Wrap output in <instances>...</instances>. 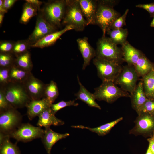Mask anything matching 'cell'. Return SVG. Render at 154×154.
<instances>
[{"label": "cell", "mask_w": 154, "mask_h": 154, "mask_svg": "<svg viewBox=\"0 0 154 154\" xmlns=\"http://www.w3.org/2000/svg\"><path fill=\"white\" fill-rule=\"evenodd\" d=\"M116 0L97 1L94 24L101 29L103 36H105L114 22L120 17V13L114 8L118 3Z\"/></svg>", "instance_id": "cell-1"}, {"label": "cell", "mask_w": 154, "mask_h": 154, "mask_svg": "<svg viewBox=\"0 0 154 154\" xmlns=\"http://www.w3.org/2000/svg\"><path fill=\"white\" fill-rule=\"evenodd\" d=\"M96 57L120 65L124 62L121 48L109 37L103 36L97 43Z\"/></svg>", "instance_id": "cell-2"}, {"label": "cell", "mask_w": 154, "mask_h": 154, "mask_svg": "<svg viewBox=\"0 0 154 154\" xmlns=\"http://www.w3.org/2000/svg\"><path fill=\"white\" fill-rule=\"evenodd\" d=\"M0 88L9 104L16 109L26 107L31 100L23 84L10 82Z\"/></svg>", "instance_id": "cell-3"}, {"label": "cell", "mask_w": 154, "mask_h": 154, "mask_svg": "<svg viewBox=\"0 0 154 154\" xmlns=\"http://www.w3.org/2000/svg\"><path fill=\"white\" fill-rule=\"evenodd\" d=\"M65 15L62 22L66 26L71 25L76 31H83L87 25L81 10L78 0H66Z\"/></svg>", "instance_id": "cell-4"}, {"label": "cell", "mask_w": 154, "mask_h": 154, "mask_svg": "<svg viewBox=\"0 0 154 154\" xmlns=\"http://www.w3.org/2000/svg\"><path fill=\"white\" fill-rule=\"evenodd\" d=\"M94 90L93 94L96 99L108 103H112L121 97H130V94L118 87L113 81L103 82Z\"/></svg>", "instance_id": "cell-5"}, {"label": "cell", "mask_w": 154, "mask_h": 154, "mask_svg": "<svg viewBox=\"0 0 154 154\" xmlns=\"http://www.w3.org/2000/svg\"><path fill=\"white\" fill-rule=\"evenodd\" d=\"M66 9V0L50 1L41 10V14L50 23L59 26L64 18Z\"/></svg>", "instance_id": "cell-6"}, {"label": "cell", "mask_w": 154, "mask_h": 154, "mask_svg": "<svg viewBox=\"0 0 154 154\" xmlns=\"http://www.w3.org/2000/svg\"><path fill=\"white\" fill-rule=\"evenodd\" d=\"M93 63L96 67L98 77L102 82L114 81L122 67L121 65L96 57Z\"/></svg>", "instance_id": "cell-7"}, {"label": "cell", "mask_w": 154, "mask_h": 154, "mask_svg": "<svg viewBox=\"0 0 154 154\" xmlns=\"http://www.w3.org/2000/svg\"><path fill=\"white\" fill-rule=\"evenodd\" d=\"M134 121L135 126L129 131L130 134L141 135L145 137L154 134V115L141 112Z\"/></svg>", "instance_id": "cell-8"}, {"label": "cell", "mask_w": 154, "mask_h": 154, "mask_svg": "<svg viewBox=\"0 0 154 154\" xmlns=\"http://www.w3.org/2000/svg\"><path fill=\"white\" fill-rule=\"evenodd\" d=\"M139 77L134 66L127 64L122 66L114 82L123 90L131 94L136 87Z\"/></svg>", "instance_id": "cell-9"}, {"label": "cell", "mask_w": 154, "mask_h": 154, "mask_svg": "<svg viewBox=\"0 0 154 154\" xmlns=\"http://www.w3.org/2000/svg\"><path fill=\"white\" fill-rule=\"evenodd\" d=\"M0 112V132L9 135L21 124L22 116L13 107Z\"/></svg>", "instance_id": "cell-10"}, {"label": "cell", "mask_w": 154, "mask_h": 154, "mask_svg": "<svg viewBox=\"0 0 154 154\" xmlns=\"http://www.w3.org/2000/svg\"><path fill=\"white\" fill-rule=\"evenodd\" d=\"M44 133V130L40 127H35L28 123L21 124L9 136L17 141L27 142L41 138Z\"/></svg>", "instance_id": "cell-11"}, {"label": "cell", "mask_w": 154, "mask_h": 154, "mask_svg": "<svg viewBox=\"0 0 154 154\" xmlns=\"http://www.w3.org/2000/svg\"><path fill=\"white\" fill-rule=\"evenodd\" d=\"M56 31V27L48 22L41 14L37 17L34 29L27 40L31 45Z\"/></svg>", "instance_id": "cell-12"}, {"label": "cell", "mask_w": 154, "mask_h": 154, "mask_svg": "<svg viewBox=\"0 0 154 154\" xmlns=\"http://www.w3.org/2000/svg\"><path fill=\"white\" fill-rule=\"evenodd\" d=\"M23 84L31 100L43 98L46 84L35 77L32 73Z\"/></svg>", "instance_id": "cell-13"}, {"label": "cell", "mask_w": 154, "mask_h": 154, "mask_svg": "<svg viewBox=\"0 0 154 154\" xmlns=\"http://www.w3.org/2000/svg\"><path fill=\"white\" fill-rule=\"evenodd\" d=\"M77 42L84 60L82 68L84 70L90 64L91 60L96 57V50L90 44L86 37L79 38Z\"/></svg>", "instance_id": "cell-14"}, {"label": "cell", "mask_w": 154, "mask_h": 154, "mask_svg": "<svg viewBox=\"0 0 154 154\" xmlns=\"http://www.w3.org/2000/svg\"><path fill=\"white\" fill-rule=\"evenodd\" d=\"M69 135V134L68 133L64 134L57 133L53 131L50 127L45 128L44 133L41 139L48 154H51L52 148L56 143L66 138Z\"/></svg>", "instance_id": "cell-15"}, {"label": "cell", "mask_w": 154, "mask_h": 154, "mask_svg": "<svg viewBox=\"0 0 154 154\" xmlns=\"http://www.w3.org/2000/svg\"><path fill=\"white\" fill-rule=\"evenodd\" d=\"M38 117L39 119L37 123L38 127H43L46 128L52 125L60 126L64 124V121L55 116L50 107L44 110Z\"/></svg>", "instance_id": "cell-16"}, {"label": "cell", "mask_w": 154, "mask_h": 154, "mask_svg": "<svg viewBox=\"0 0 154 154\" xmlns=\"http://www.w3.org/2000/svg\"><path fill=\"white\" fill-rule=\"evenodd\" d=\"M78 1L82 12L87 22V25L94 24L97 1L78 0Z\"/></svg>", "instance_id": "cell-17"}, {"label": "cell", "mask_w": 154, "mask_h": 154, "mask_svg": "<svg viewBox=\"0 0 154 154\" xmlns=\"http://www.w3.org/2000/svg\"><path fill=\"white\" fill-rule=\"evenodd\" d=\"M50 104L44 98L37 100H31L26 106L27 115L29 119L32 120L38 116L46 109L50 107Z\"/></svg>", "instance_id": "cell-18"}, {"label": "cell", "mask_w": 154, "mask_h": 154, "mask_svg": "<svg viewBox=\"0 0 154 154\" xmlns=\"http://www.w3.org/2000/svg\"><path fill=\"white\" fill-rule=\"evenodd\" d=\"M74 29L72 26L67 25L60 31H56L49 34L35 43L31 45V47L43 48L54 44L60 37L66 32Z\"/></svg>", "instance_id": "cell-19"}, {"label": "cell", "mask_w": 154, "mask_h": 154, "mask_svg": "<svg viewBox=\"0 0 154 154\" xmlns=\"http://www.w3.org/2000/svg\"><path fill=\"white\" fill-rule=\"evenodd\" d=\"M124 62L128 65L134 66L144 54L141 50L132 46L127 40L121 47Z\"/></svg>", "instance_id": "cell-20"}, {"label": "cell", "mask_w": 154, "mask_h": 154, "mask_svg": "<svg viewBox=\"0 0 154 154\" xmlns=\"http://www.w3.org/2000/svg\"><path fill=\"white\" fill-rule=\"evenodd\" d=\"M130 95L132 107L137 113L148 99L145 93L141 80Z\"/></svg>", "instance_id": "cell-21"}, {"label": "cell", "mask_w": 154, "mask_h": 154, "mask_svg": "<svg viewBox=\"0 0 154 154\" xmlns=\"http://www.w3.org/2000/svg\"><path fill=\"white\" fill-rule=\"evenodd\" d=\"M77 78L80 86L78 91L75 94L77 99L80 100L90 107L101 109L100 106L95 101L96 99L93 94L89 92L82 85L80 81L78 76H77Z\"/></svg>", "instance_id": "cell-22"}, {"label": "cell", "mask_w": 154, "mask_h": 154, "mask_svg": "<svg viewBox=\"0 0 154 154\" xmlns=\"http://www.w3.org/2000/svg\"><path fill=\"white\" fill-rule=\"evenodd\" d=\"M123 119V118L121 117L114 121L95 128H92L82 125H73L71 126V127L86 129L92 132L97 133L99 136H104L108 133L112 128Z\"/></svg>", "instance_id": "cell-23"}, {"label": "cell", "mask_w": 154, "mask_h": 154, "mask_svg": "<svg viewBox=\"0 0 154 154\" xmlns=\"http://www.w3.org/2000/svg\"><path fill=\"white\" fill-rule=\"evenodd\" d=\"M134 66L139 77H142L154 70V63L151 61L144 54Z\"/></svg>", "instance_id": "cell-24"}, {"label": "cell", "mask_w": 154, "mask_h": 154, "mask_svg": "<svg viewBox=\"0 0 154 154\" xmlns=\"http://www.w3.org/2000/svg\"><path fill=\"white\" fill-rule=\"evenodd\" d=\"M31 73L14 64L10 69V82L23 84Z\"/></svg>", "instance_id": "cell-25"}, {"label": "cell", "mask_w": 154, "mask_h": 154, "mask_svg": "<svg viewBox=\"0 0 154 154\" xmlns=\"http://www.w3.org/2000/svg\"><path fill=\"white\" fill-rule=\"evenodd\" d=\"M106 33L112 41L117 45L121 46L127 41L128 34V29L123 28L116 29H109Z\"/></svg>", "instance_id": "cell-26"}, {"label": "cell", "mask_w": 154, "mask_h": 154, "mask_svg": "<svg viewBox=\"0 0 154 154\" xmlns=\"http://www.w3.org/2000/svg\"><path fill=\"white\" fill-rule=\"evenodd\" d=\"M14 64L23 70L31 72L33 64L29 52L28 51L15 56Z\"/></svg>", "instance_id": "cell-27"}, {"label": "cell", "mask_w": 154, "mask_h": 154, "mask_svg": "<svg viewBox=\"0 0 154 154\" xmlns=\"http://www.w3.org/2000/svg\"><path fill=\"white\" fill-rule=\"evenodd\" d=\"M141 80L147 98L152 99L154 95V70L143 77Z\"/></svg>", "instance_id": "cell-28"}, {"label": "cell", "mask_w": 154, "mask_h": 154, "mask_svg": "<svg viewBox=\"0 0 154 154\" xmlns=\"http://www.w3.org/2000/svg\"><path fill=\"white\" fill-rule=\"evenodd\" d=\"M59 94L56 83L51 80L46 84L43 98L45 99L50 104H52L57 98Z\"/></svg>", "instance_id": "cell-29"}, {"label": "cell", "mask_w": 154, "mask_h": 154, "mask_svg": "<svg viewBox=\"0 0 154 154\" xmlns=\"http://www.w3.org/2000/svg\"><path fill=\"white\" fill-rule=\"evenodd\" d=\"M38 8L31 3L26 2L23 6L20 22L26 24L37 14Z\"/></svg>", "instance_id": "cell-30"}, {"label": "cell", "mask_w": 154, "mask_h": 154, "mask_svg": "<svg viewBox=\"0 0 154 154\" xmlns=\"http://www.w3.org/2000/svg\"><path fill=\"white\" fill-rule=\"evenodd\" d=\"M9 136L7 137L0 145V154H21L16 144L12 143Z\"/></svg>", "instance_id": "cell-31"}, {"label": "cell", "mask_w": 154, "mask_h": 154, "mask_svg": "<svg viewBox=\"0 0 154 154\" xmlns=\"http://www.w3.org/2000/svg\"><path fill=\"white\" fill-rule=\"evenodd\" d=\"M31 45L27 40L18 41L15 42L11 53L15 56L24 53L28 51Z\"/></svg>", "instance_id": "cell-32"}, {"label": "cell", "mask_w": 154, "mask_h": 154, "mask_svg": "<svg viewBox=\"0 0 154 154\" xmlns=\"http://www.w3.org/2000/svg\"><path fill=\"white\" fill-rule=\"evenodd\" d=\"M15 56L11 53H0V68H10L14 64Z\"/></svg>", "instance_id": "cell-33"}, {"label": "cell", "mask_w": 154, "mask_h": 154, "mask_svg": "<svg viewBox=\"0 0 154 154\" xmlns=\"http://www.w3.org/2000/svg\"><path fill=\"white\" fill-rule=\"evenodd\" d=\"M78 105V103H76L74 100L67 101H61L56 104H51L50 107L55 114L58 111L64 108L71 106H77Z\"/></svg>", "instance_id": "cell-34"}, {"label": "cell", "mask_w": 154, "mask_h": 154, "mask_svg": "<svg viewBox=\"0 0 154 154\" xmlns=\"http://www.w3.org/2000/svg\"><path fill=\"white\" fill-rule=\"evenodd\" d=\"M129 9L126 10L124 13L122 15L117 18L113 23L110 29H116L122 28L126 25V20L127 15L129 12Z\"/></svg>", "instance_id": "cell-35"}, {"label": "cell", "mask_w": 154, "mask_h": 154, "mask_svg": "<svg viewBox=\"0 0 154 154\" xmlns=\"http://www.w3.org/2000/svg\"><path fill=\"white\" fill-rule=\"evenodd\" d=\"M10 68H0V87L3 86L10 82L9 74Z\"/></svg>", "instance_id": "cell-36"}, {"label": "cell", "mask_w": 154, "mask_h": 154, "mask_svg": "<svg viewBox=\"0 0 154 154\" xmlns=\"http://www.w3.org/2000/svg\"><path fill=\"white\" fill-rule=\"evenodd\" d=\"M141 112L154 115V99H148L137 113Z\"/></svg>", "instance_id": "cell-37"}, {"label": "cell", "mask_w": 154, "mask_h": 154, "mask_svg": "<svg viewBox=\"0 0 154 154\" xmlns=\"http://www.w3.org/2000/svg\"><path fill=\"white\" fill-rule=\"evenodd\" d=\"M12 107L7 100L2 89L0 88V112Z\"/></svg>", "instance_id": "cell-38"}, {"label": "cell", "mask_w": 154, "mask_h": 154, "mask_svg": "<svg viewBox=\"0 0 154 154\" xmlns=\"http://www.w3.org/2000/svg\"><path fill=\"white\" fill-rule=\"evenodd\" d=\"M15 42L9 41H2L0 43V52L11 53Z\"/></svg>", "instance_id": "cell-39"}, {"label": "cell", "mask_w": 154, "mask_h": 154, "mask_svg": "<svg viewBox=\"0 0 154 154\" xmlns=\"http://www.w3.org/2000/svg\"><path fill=\"white\" fill-rule=\"evenodd\" d=\"M136 7L143 9L147 11L151 17L154 16V2L147 4H139Z\"/></svg>", "instance_id": "cell-40"}, {"label": "cell", "mask_w": 154, "mask_h": 154, "mask_svg": "<svg viewBox=\"0 0 154 154\" xmlns=\"http://www.w3.org/2000/svg\"><path fill=\"white\" fill-rule=\"evenodd\" d=\"M16 0H3V5L4 9L7 11L17 1Z\"/></svg>", "instance_id": "cell-41"}, {"label": "cell", "mask_w": 154, "mask_h": 154, "mask_svg": "<svg viewBox=\"0 0 154 154\" xmlns=\"http://www.w3.org/2000/svg\"><path fill=\"white\" fill-rule=\"evenodd\" d=\"M149 143V146L153 154H154V134L151 137L147 139Z\"/></svg>", "instance_id": "cell-42"}, {"label": "cell", "mask_w": 154, "mask_h": 154, "mask_svg": "<svg viewBox=\"0 0 154 154\" xmlns=\"http://www.w3.org/2000/svg\"><path fill=\"white\" fill-rule=\"evenodd\" d=\"M25 1L37 7L39 10H40V6L42 4V2L38 0H26Z\"/></svg>", "instance_id": "cell-43"}, {"label": "cell", "mask_w": 154, "mask_h": 154, "mask_svg": "<svg viewBox=\"0 0 154 154\" xmlns=\"http://www.w3.org/2000/svg\"><path fill=\"white\" fill-rule=\"evenodd\" d=\"M7 12L4 9L3 5V0H0V13H5Z\"/></svg>", "instance_id": "cell-44"}, {"label": "cell", "mask_w": 154, "mask_h": 154, "mask_svg": "<svg viewBox=\"0 0 154 154\" xmlns=\"http://www.w3.org/2000/svg\"><path fill=\"white\" fill-rule=\"evenodd\" d=\"M4 13H0V26L2 24L4 18Z\"/></svg>", "instance_id": "cell-45"}, {"label": "cell", "mask_w": 154, "mask_h": 154, "mask_svg": "<svg viewBox=\"0 0 154 154\" xmlns=\"http://www.w3.org/2000/svg\"><path fill=\"white\" fill-rule=\"evenodd\" d=\"M145 154H153L149 146Z\"/></svg>", "instance_id": "cell-46"}, {"label": "cell", "mask_w": 154, "mask_h": 154, "mask_svg": "<svg viewBox=\"0 0 154 154\" xmlns=\"http://www.w3.org/2000/svg\"><path fill=\"white\" fill-rule=\"evenodd\" d=\"M150 26L151 27H154V16L153 17V19L150 23Z\"/></svg>", "instance_id": "cell-47"}, {"label": "cell", "mask_w": 154, "mask_h": 154, "mask_svg": "<svg viewBox=\"0 0 154 154\" xmlns=\"http://www.w3.org/2000/svg\"><path fill=\"white\" fill-rule=\"evenodd\" d=\"M152 99H154V95Z\"/></svg>", "instance_id": "cell-48"}]
</instances>
